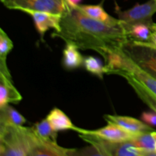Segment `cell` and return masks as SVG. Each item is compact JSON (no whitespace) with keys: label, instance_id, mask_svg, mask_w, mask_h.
Returning <instances> with one entry per match:
<instances>
[{"label":"cell","instance_id":"cell-1","mask_svg":"<svg viewBox=\"0 0 156 156\" xmlns=\"http://www.w3.org/2000/svg\"><path fill=\"white\" fill-rule=\"evenodd\" d=\"M52 37L73 43L81 50H92L103 58L123 50L129 41L123 22L119 25L108 24L89 18L77 7L70 5L62 15L59 30L53 32Z\"/></svg>","mask_w":156,"mask_h":156},{"label":"cell","instance_id":"cell-2","mask_svg":"<svg viewBox=\"0 0 156 156\" xmlns=\"http://www.w3.org/2000/svg\"><path fill=\"white\" fill-rule=\"evenodd\" d=\"M104 59L105 74L118 75L124 79L132 78L156 95V79L136 63L123 50L109 53Z\"/></svg>","mask_w":156,"mask_h":156},{"label":"cell","instance_id":"cell-3","mask_svg":"<svg viewBox=\"0 0 156 156\" xmlns=\"http://www.w3.org/2000/svg\"><path fill=\"white\" fill-rule=\"evenodd\" d=\"M30 127L0 126V156H28Z\"/></svg>","mask_w":156,"mask_h":156},{"label":"cell","instance_id":"cell-4","mask_svg":"<svg viewBox=\"0 0 156 156\" xmlns=\"http://www.w3.org/2000/svg\"><path fill=\"white\" fill-rule=\"evenodd\" d=\"M123 50L142 69L156 79V47L148 42L129 41Z\"/></svg>","mask_w":156,"mask_h":156},{"label":"cell","instance_id":"cell-5","mask_svg":"<svg viewBox=\"0 0 156 156\" xmlns=\"http://www.w3.org/2000/svg\"><path fill=\"white\" fill-rule=\"evenodd\" d=\"M6 8L21 12L37 11L62 15L69 4L66 0H1Z\"/></svg>","mask_w":156,"mask_h":156},{"label":"cell","instance_id":"cell-6","mask_svg":"<svg viewBox=\"0 0 156 156\" xmlns=\"http://www.w3.org/2000/svg\"><path fill=\"white\" fill-rule=\"evenodd\" d=\"M119 19L126 24H146L152 26V16L156 12V0H149L143 4H137L126 11L116 9Z\"/></svg>","mask_w":156,"mask_h":156},{"label":"cell","instance_id":"cell-7","mask_svg":"<svg viewBox=\"0 0 156 156\" xmlns=\"http://www.w3.org/2000/svg\"><path fill=\"white\" fill-rule=\"evenodd\" d=\"M79 136L88 144L105 149L111 156H140L139 149L131 142H111L88 134H79Z\"/></svg>","mask_w":156,"mask_h":156},{"label":"cell","instance_id":"cell-8","mask_svg":"<svg viewBox=\"0 0 156 156\" xmlns=\"http://www.w3.org/2000/svg\"><path fill=\"white\" fill-rule=\"evenodd\" d=\"M30 149L28 156H70L66 148L59 146L57 142L43 140L30 127Z\"/></svg>","mask_w":156,"mask_h":156},{"label":"cell","instance_id":"cell-9","mask_svg":"<svg viewBox=\"0 0 156 156\" xmlns=\"http://www.w3.org/2000/svg\"><path fill=\"white\" fill-rule=\"evenodd\" d=\"M75 131L79 134H88L99 137L103 140L111 142H124L131 140L137 134L131 133L123 128L114 124L108 123V126L94 130L81 129L76 126Z\"/></svg>","mask_w":156,"mask_h":156},{"label":"cell","instance_id":"cell-10","mask_svg":"<svg viewBox=\"0 0 156 156\" xmlns=\"http://www.w3.org/2000/svg\"><path fill=\"white\" fill-rule=\"evenodd\" d=\"M25 13L28 14L32 17L35 27L39 33L41 39L44 38L46 32L50 28L54 29L55 31L59 30L62 15L37 11H27Z\"/></svg>","mask_w":156,"mask_h":156},{"label":"cell","instance_id":"cell-11","mask_svg":"<svg viewBox=\"0 0 156 156\" xmlns=\"http://www.w3.org/2000/svg\"><path fill=\"white\" fill-rule=\"evenodd\" d=\"M104 118L110 124L120 126L125 130L133 134H140L154 130L151 126L143 121L131 117L107 114L105 115Z\"/></svg>","mask_w":156,"mask_h":156},{"label":"cell","instance_id":"cell-12","mask_svg":"<svg viewBox=\"0 0 156 156\" xmlns=\"http://www.w3.org/2000/svg\"><path fill=\"white\" fill-rule=\"evenodd\" d=\"M22 100V96L12 84V79L0 73V108L9 103L17 104Z\"/></svg>","mask_w":156,"mask_h":156},{"label":"cell","instance_id":"cell-13","mask_svg":"<svg viewBox=\"0 0 156 156\" xmlns=\"http://www.w3.org/2000/svg\"><path fill=\"white\" fill-rule=\"evenodd\" d=\"M76 7L89 18L108 24L119 25L122 22L121 20L119 18L117 19L108 15L103 9L101 5H79Z\"/></svg>","mask_w":156,"mask_h":156},{"label":"cell","instance_id":"cell-14","mask_svg":"<svg viewBox=\"0 0 156 156\" xmlns=\"http://www.w3.org/2000/svg\"><path fill=\"white\" fill-rule=\"evenodd\" d=\"M62 51V65L67 70H73L83 66L84 57L79 50V47L71 42L66 43Z\"/></svg>","mask_w":156,"mask_h":156},{"label":"cell","instance_id":"cell-15","mask_svg":"<svg viewBox=\"0 0 156 156\" xmlns=\"http://www.w3.org/2000/svg\"><path fill=\"white\" fill-rule=\"evenodd\" d=\"M46 118L48 120L52 128L56 132L72 129L75 130L76 126L72 123L69 117L59 108H53Z\"/></svg>","mask_w":156,"mask_h":156},{"label":"cell","instance_id":"cell-16","mask_svg":"<svg viewBox=\"0 0 156 156\" xmlns=\"http://www.w3.org/2000/svg\"><path fill=\"white\" fill-rule=\"evenodd\" d=\"M13 47L14 44L12 40L2 28H0V73L12 80V76L7 66L6 59L8 54L13 49Z\"/></svg>","mask_w":156,"mask_h":156},{"label":"cell","instance_id":"cell-17","mask_svg":"<svg viewBox=\"0 0 156 156\" xmlns=\"http://www.w3.org/2000/svg\"><path fill=\"white\" fill-rule=\"evenodd\" d=\"M123 22V21H122ZM129 41L139 42H149L151 36V27L146 24H126L123 22Z\"/></svg>","mask_w":156,"mask_h":156},{"label":"cell","instance_id":"cell-18","mask_svg":"<svg viewBox=\"0 0 156 156\" xmlns=\"http://www.w3.org/2000/svg\"><path fill=\"white\" fill-rule=\"evenodd\" d=\"M140 99L156 113V95L147 88L130 77L125 78Z\"/></svg>","mask_w":156,"mask_h":156},{"label":"cell","instance_id":"cell-19","mask_svg":"<svg viewBox=\"0 0 156 156\" xmlns=\"http://www.w3.org/2000/svg\"><path fill=\"white\" fill-rule=\"evenodd\" d=\"M26 119L15 108L7 105L0 108V126H23Z\"/></svg>","mask_w":156,"mask_h":156},{"label":"cell","instance_id":"cell-20","mask_svg":"<svg viewBox=\"0 0 156 156\" xmlns=\"http://www.w3.org/2000/svg\"><path fill=\"white\" fill-rule=\"evenodd\" d=\"M131 142L138 149L146 151L156 152V132L143 133L136 135L131 140Z\"/></svg>","mask_w":156,"mask_h":156},{"label":"cell","instance_id":"cell-21","mask_svg":"<svg viewBox=\"0 0 156 156\" xmlns=\"http://www.w3.org/2000/svg\"><path fill=\"white\" fill-rule=\"evenodd\" d=\"M31 129L37 136L43 140L57 142V132L52 128L47 118L34 124Z\"/></svg>","mask_w":156,"mask_h":156},{"label":"cell","instance_id":"cell-22","mask_svg":"<svg viewBox=\"0 0 156 156\" xmlns=\"http://www.w3.org/2000/svg\"><path fill=\"white\" fill-rule=\"evenodd\" d=\"M84 68L88 73L98 76L99 79H103L104 74H105V66L99 58L93 56H87L84 57Z\"/></svg>","mask_w":156,"mask_h":156},{"label":"cell","instance_id":"cell-23","mask_svg":"<svg viewBox=\"0 0 156 156\" xmlns=\"http://www.w3.org/2000/svg\"><path fill=\"white\" fill-rule=\"evenodd\" d=\"M67 152L70 156H111L105 149L92 144L80 149H67Z\"/></svg>","mask_w":156,"mask_h":156},{"label":"cell","instance_id":"cell-24","mask_svg":"<svg viewBox=\"0 0 156 156\" xmlns=\"http://www.w3.org/2000/svg\"><path fill=\"white\" fill-rule=\"evenodd\" d=\"M141 120L149 126H156V113L155 112H143L141 116Z\"/></svg>","mask_w":156,"mask_h":156},{"label":"cell","instance_id":"cell-25","mask_svg":"<svg viewBox=\"0 0 156 156\" xmlns=\"http://www.w3.org/2000/svg\"><path fill=\"white\" fill-rule=\"evenodd\" d=\"M156 47V24L153 23L151 26V36H150V41L149 42Z\"/></svg>","mask_w":156,"mask_h":156},{"label":"cell","instance_id":"cell-26","mask_svg":"<svg viewBox=\"0 0 156 156\" xmlns=\"http://www.w3.org/2000/svg\"><path fill=\"white\" fill-rule=\"evenodd\" d=\"M139 154H140V156H156V152L146 151L140 149H139Z\"/></svg>","mask_w":156,"mask_h":156},{"label":"cell","instance_id":"cell-27","mask_svg":"<svg viewBox=\"0 0 156 156\" xmlns=\"http://www.w3.org/2000/svg\"><path fill=\"white\" fill-rule=\"evenodd\" d=\"M71 7H76L82 2V0H66Z\"/></svg>","mask_w":156,"mask_h":156}]
</instances>
